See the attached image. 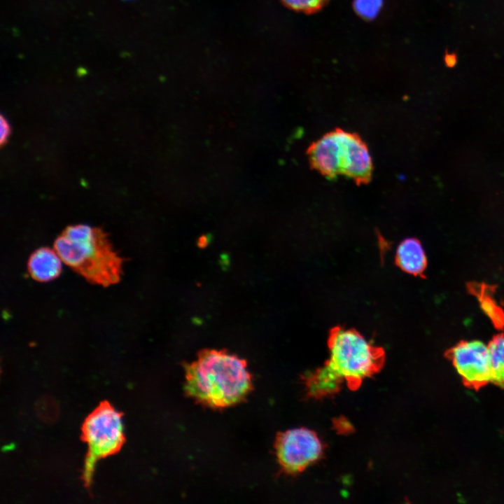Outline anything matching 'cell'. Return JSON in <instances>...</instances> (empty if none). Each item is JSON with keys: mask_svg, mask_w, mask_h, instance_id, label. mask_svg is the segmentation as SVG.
Here are the masks:
<instances>
[{"mask_svg": "<svg viewBox=\"0 0 504 504\" xmlns=\"http://www.w3.org/2000/svg\"><path fill=\"white\" fill-rule=\"evenodd\" d=\"M83 438L94 458L117 451L123 440L120 414L107 403L102 404L85 420Z\"/></svg>", "mask_w": 504, "mask_h": 504, "instance_id": "8992f818", "label": "cell"}, {"mask_svg": "<svg viewBox=\"0 0 504 504\" xmlns=\"http://www.w3.org/2000/svg\"><path fill=\"white\" fill-rule=\"evenodd\" d=\"M491 381L504 386V334L493 338L488 344Z\"/></svg>", "mask_w": 504, "mask_h": 504, "instance_id": "30bf717a", "label": "cell"}, {"mask_svg": "<svg viewBox=\"0 0 504 504\" xmlns=\"http://www.w3.org/2000/svg\"><path fill=\"white\" fill-rule=\"evenodd\" d=\"M54 248L64 263L90 283L108 286L120 280L123 259L99 227L69 225L56 238Z\"/></svg>", "mask_w": 504, "mask_h": 504, "instance_id": "3957f363", "label": "cell"}, {"mask_svg": "<svg viewBox=\"0 0 504 504\" xmlns=\"http://www.w3.org/2000/svg\"><path fill=\"white\" fill-rule=\"evenodd\" d=\"M454 367L467 384L479 386L491 381L488 345L477 340L458 343L449 352Z\"/></svg>", "mask_w": 504, "mask_h": 504, "instance_id": "52a82bcc", "label": "cell"}, {"mask_svg": "<svg viewBox=\"0 0 504 504\" xmlns=\"http://www.w3.org/2000/svg\"><path fill=\"white\" fill-rule=\"evenodd\" d=\"M252 388L246 362L224 351L206 350L186 366V393L214 408L241 402Z\"/></svg>", "mask_w": 504, "mask_h": 504, "instance_id": "7a4b0ae2", "label": "cell"}, {"mask_svg": "<svg viewBox=\"0 0 504 504\" xmlns=\"http://www.w3.org/2000/svg\"><path fill=\"white\" fill-rule=\"evenodd\" d=\"M307 153L311 167L326 178L344 175L357 185L372 179V158L358 134L336 128L310 144Z\"/></svg>", "mask_w": 504, "mask_h": 504, "instance_id": "277c9868", "label": "cell"}, {"mask_svg": "<svg viewBox=\"0 0 504 504\" xmlns=\"http://www.w3.org/2000/svg\"><path fill=\"white\" fill-rule=\"evenodd\" d=\"M396 262L404 272L418 275L424 272L427 260L420 241L414 238L403 240L398 246Z\"/></svg>", "mask_w": 504, "mask_h": 504, "instance_id": "9c48e42d", "label": "cell"}, {"mask_svg": "<svg viewBox=\"0 0 504 504\" xmlns=\"http://www.w3.org/2000/svg\"><path fill=\"white\" fill-rule=\"evenodd\" d=\"M328 344L329 360L306 379L309 393L316 397L337 391L344 381L351 390H356L365 379L381 370L385 360L382 347L353 329L333 328Z\"/></svg>", "mask_w": 504, "mask_h": 504, "instance_id": "6da1fadb", "label": "cell"}, {"mask_svg": "<svg viewBox=\"0 0 504 504\" xmlns=\"http://www.w3.org/2000/svg\"><path fill=\"white\" fill-rule=\"evenodd\" d=\"M275 449L282 469L287 473L296 474L320 458L323 448L314 431L298 428L279 433Z\"/></svg>", "mask_w": 504, "mask_h": 504, "instance_id": "5b68a950", "label": "cell"}, {"mask_svg": "<svg viewBox=\"0 0 504 504\" xmlns=\"http://www.w3.org/2000/svg\"><path fill=\"white\" fill-rule=\"evenodd\" d=\"M0 125H1V138L0 144L3 146L7 141L11 132L10 126L7 120L1 115L0 118Z\"/></svg>", "mask_w": 504, "mask_h": 504, "instance_id": "5bb4252c", "label": "cell"}, {"mask_svg": "<svg viewBox=\"0 0 504 504\" xmlns=\"http://www.w3.org/2000/svg\"><path fill=\"white\" fill-rule=\"evenodd\" d=\"M484 290H481L479 298L482 309L498 328L504 326V312L496 302Z\"/></svg>", "mask_w": 504, "mask_h": 504, "instance_id": "8fae6325", "label": "cell"}, {"mask_svg": "<svg viewBox=\"0 0 504 504\" xmlns=\"http://www.w3.org/2000/svg\"><path fill=\"white\" fill-rule=\"evenodd\" d=\"M287 8L296 12L312 14L321 10L330 0H280Z\"/></svg>", "mask_w": 504, "mask_h": 504, "instance_id": "7c38bea8", "label": "cell"}, {"mask_svg": "<svg viewBox=\"0 0 504 504\" xmlns=\"http://www.w3.org/2000/svg\"><path fill=\"white\" fill-rule=\"evenodd\" d=\"M354 9L360 18L372 20L379 13L382 0H354Z\"/></svg>", "mask_w": 504, "mask_h": 504, "instance_id": "4fadbf2b", "label": "cell"}, {"mask_svg": "<svg viewBox=\"0 0 504 504\" xmlns=\"http://www.w3.org/2000/svg\"><path fill=\"white\" fill-rule=\"evenodd\" d=\"M62 259L54 249L41 247L29 258L27 270L31 278L40 282L56 279L62 272Z\"/></svg>", "mask_w": 504, "mask_h": 504, "instance_id": "ba28073f", "label": "cell"}]
</instances>
